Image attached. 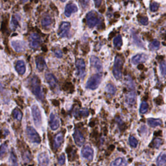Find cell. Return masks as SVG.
I'll return each instance as SVG.
<instances>
[{
	"label": "cell",
	"instance_id": "cell-12",
	"mask_svg": "<svg viewBox=\"0 0 166 166\" xmlns=\"http://www.w3.org/2000/svg\"><path fill=\"white\" fill-rule=\"evenodd\" d=\"M90 64L92 67H94V68H96L98 71H102V70H103L102 64L100 61V60H99L97 57L92 56L90 57Z\"/></svg>",
	"mask_w": 166,
	"mask_h": 166
},
{
	"label": "cell",
	"instance_id": "cell-28",
	"mask_svg": "<svg viewBox=\"0 0 166 166\" xmlns=\"http://www.w3.org/2000/svg\"><path fill=\"white\" fill-rule=\"evenodd\" d=\"M12 115H13V117H14V118L17 119V120H18V121H20L22 118V112L17 109H15L14 111H13Z\"/></svg>",
	"mask_w": 166,
	"mask_h": 166
},
{
	"label": "cell",
	"instance_id": "cell-43",
	"mask_svg": "<svg viewBox=\"0 0 166 166\" xmlns=\"http://www.w3.org/2000/svg\"><path fill=\"white\" fill-rule=\"evenodd\" d=\"M155 142H156V143L155 144V145H156V147H158L159 146H160V144L162 143V142H161L160 139H155Z\"/></svg>",
	"mask_w": 166,
	"mask_h": 166
},
{
	"label": "cell",
	"instance_id": "cell-15",
	"mask_svg": "<svg viewBox=\"0 0 166 166\" xmlns=\"http://www.w3.org/2000/svg\"><path fill=\"white\" fill-rule=\"evenodd\" d=\"M78 11V8L75 4L74 3H69L66 6L65 11H64V14L66 16L70 17L72 13L76 12Z\"/></svg>",
	"mask_w": 166,
	"mask_h": 166
},
{
	"label": "cell",
	"instance_id": "cell-9",
	"mask_svg": "<svg viewBox=\"0 0 166 166\" xmlns=\"http://www.w3.org/2000/svg\"><path fill=\"white\" fill-rule=\"evenodd\" d=\"M42 42V38L38 34L32 33L30 36V45L33 48H38Z\"/></svg>",
	"mask_w": 166,
	"mask_h": 166
},
{
	"label": "cell",
	"instance_id": "cell-2",
	"mask_svg": "<svg viewBox=\"0 0 166 166\" xmlns=\"http://www.w3.org/2000/svg\"><path fill=\"white\" fill-rule=\"evenodd\" d=\"M123 64V59L119 56H116L115 58L114 67H113V74L117 80L121 79L122 77Z\"/></svg>",
	"mask_w": 166,
	"mask_h": 166
},
{
	"label": "cell",
	"instance_id": "cell-40",
	"mask_svg": "<svg viewBox=\"0 0 166 166\" xmlns=\"http://www.w3.org/2000/svg\"><path fill=\"white\" fill-rule=\"evenodd\" d=\"M65 160H66V157L64 155H62L58 158V163L60 165H63L65 163Z\"/></svg>",
	"mask_w": 166,
	"mask_h": 166
},
{
	"label": "cell",
	"instance_id": "cell-5",
	"mask_svg": "<svg viewBox=\"0 0 166 166\" xmlns=\"http://www.w3.org/2000/svg\"><path fill=\"white\" fill-rule=\"evenodd\" d=\"M27 134L30 140L35 143H40L41 142L40 137L37 133V132L31 127H28L27 128Z\"/></svg>",
	"mask_w": 166,
	"mask_h": 166
},
{
	"label": "cell",
	"instance_id": "cell-27",
	"mask_svg": "<svg viewBox=\"0 0 166 166\" xmlns=\"http://www.w3.org/2000/svg\"><path fill=\"white\" fill-rule=\"evenodd\" d=\"M106 91H107L108 93H109V94L114 95L116 92V88L113 84H108L107 86H106Z\"/></svg>",
	"mask_w": 166,
	"mask_h": 166
},
{
	"label": "cell",
	"instance_id": "cell-33",
	"mask_svg": "<svg viewBox=\"0 0 166 166\" xmlns=\"http://www.w3.org/2000/svg\"><path fill=\"white\" fill-rule=\"evenodd\" d=\"M148 109V104L146 102H142L140 106V112L142 114H144L147 111Z\"/></svg>",
	"mask_w": 166,
	"mask_h": 166
},
{
	"label": "cell",
	"instance_id": "cell-11",
	"mask_svg": "<svg viewBox=\"0 0 166 166\" xmlns=\"http://www.w3.org/2000/svg\"><path fill=\"white\" fill-rule=\"evenodd\" d=\"M11 45L16 52H22L25 49V43L22 40H15L11 42Z\"/></svg>",
	"mask_w": 166,
	"mask_h": 166
},
{
	"label": "cell",
	"instance_id": "cell-29",
	"mask_svg": "<svg viewBox=\"0 0 166 166\" xmlns=\"http://www.w3.org/2000/svg\"><path fill=\"white\" fill-rule=\"evenodd\" d=\"M51 23V19L49 16H46L42 19V25L44 27H48Z\"/></svg>",
	"mask_w": 166,
	"mask_h": 166
},
{
	"label": "cell",
	"instance_id": "cell-36",
	"mask_svg": "<svg viewBox=\"0 0 166 166\" xmlns=\"http://www.w3.org/2000/svg\"><path fill=\"white\" fill-rule=\"evenodd\" d=\"M160 69L162 73V75L165 76L166 75V63L164 61H162L160 65Z\"/></svg>",
	"mask_w": 166,
	"mask_h": 166
},
{
	"label": "cell",
	"instance_id": "cell-14",
	"mask_svg": "<svg viewBox=\"0 0 166 166\" xmlns=\"http://www.w3.org/2000/svg\"><path fill=\"white\" fill-rule=\"evenodd\" d=\"M74 138L75 143L78 145V146H81L84 144V138L83 136V134H81V132L79 131L78 129L75 130V132L74 133Z\"/></svg>",
	"mask_w": 166,
	"mask_h": 166
},
{
	"label": "cell",
	"instance_id": "cell-41",
	"mask_svg": "<svg viewBox=\"0 0 166 166\" xmlns=\"http://www.w3.org/2000/svg\"><path fill=\"white\" fill-rule=\"evenodd\" d=\"M55 54L58 58H61L62 57V53L61 50H56L55 51Z\"/></svg>",
	"mask_w": 166,
	"mask_h": 166
},
{
	"label": "cell",
	"instance_id": "cell-31",
	"mask_svg": "<svg viewBox=\"0 0 166 166\" xmlns=\"http://www.w3.org/2000/svg\"><path fill=\"white\" fill-rule=\"evenodd\" d=\"M7 145L5 143H3L1 145V147H0V157H2L5 155L6 151H7Z\"/></svg>",
	"mask_w": 166,
	"mask_h": 166
},
{
	"label": "cell",
	"instance_id": "cell-32",
	"mask_svg": "<svg viewBox=\"0 0 166 166\" xmlns=\"http://www.w3.org/2000/svg\"><path fill=\"white\" fill-rule=\"evenodd\" d=\"M18 19L16 18H15V17H12L11 22V29L12 30L16 29V28L18 27Z\"/></svg>",
	"mask_w": 166,
	"mask_h": 166
},
{
	"label": "cell",
	"instance_id": "cell-20",
	"mask_svg": "<svg viewBox=\"0 0 166 166\" xmlns=\"http://www.w3.org/2000/svg\"><path fill=\"white\" fill-rule=\"evenodd\" d=\"M36 68L39 71H42L46 68V64L44 59L42 57H38L36 58Z\"/></svg>",
	"mask_w": 166,
	"mask_h": 166
},
{
	"label": "cell",
	"instance_id": "cell-35",
	"mask_svg": "<svg viewBox=\"0 0 166 166\" xmlns=\"http://www.w3.org/2000/svg\"><path fill=\"white\" fill-rule=\"evenodd\" d=\"M129 143L132 147H136L138 145V140L134 136H130L129 138Z\"/></svg>",
	"mask_w": 166,
	"mask_h": 166
},
{
	"label": "cell",
	"instance_id": "cell-45",
	"mask_svg": "<svg viewBox=\"0 0 166 166\" xmlns=\"http://www.w3.org/2000/svg\"><path fill=\"white\" fill-rule=\"evenodd\" d=\"M61 1L62 2H66V0H61Z\"/></svg>",
	"mask_w": 166,
	"mask_h": 166
},
{
	"label": "cell",
	"instance_id": "cell-39",
	"mask_svg": "<svg viewBox=\"0 0 166 166\" xmlns=\"http://www.w3.org/2000/svg\"><path fill=\"white\" fill-rule=\"evenodd\" d=\"M90 0H80V3L83 8H86L89 4Z\"/></svg>",
	"mask_w": 166,
	"mask_h": 166
},
{
	"label": "cell",
	"instance_id": "cell-16",
	"mask_svg": "<svg viewBox=\"0 0 166 166\" xmlns=\"http://www.w3.org/2000/svg\"><path fill=\"white\" fill-rule=\"evenodd\" d=\"M38 162L41 166H48L49 164V156L46 152H42L38 157Z\"/></svg>",
	"mask_w": 166,
	"mask_h": 166
},
{
	"label": "cell",
	"instance_id": "cell-30",
	"mask_svg": "<svg viewBox=\"0 0 166 166\" xmlns=\"http://www.w3.org/2000/svg\"><path fill=\"white\" fill-rule=\"evenodd\" d=\"M149 47L151 50H156L160 47V42L158 40H154L151 43Z\"/></svg>",
	"mask_w": 166,
	"mask_h": 166
},
{
	"label": "cell",
	"instance_id": "cell-6",
	"mask_svg": "<svg viewBox=\"0 0 166 166\" xmlns=\"http://www.w3.org/2000/svg\"><path fill=\"white\" fill-rule=\"evenodd\" d=\"M32 109V117L34 119L35 123L36 126H40L42 123V117H41V112L37 105L34 104L31 108Z\"/></svg>",
	"mask_w": 166,
	"mask_h": 166
},
{
	"label": "cell",
	"instance_id": "cell-1",
	"mask_svg": "<svg viewBox=\"0 0 166 166\" xmlns=\"http://www.w3.org/2000/svg\"><path fill=\"white\" fill-rule=\"evenodd\" d=\"M30 86L31 90L34 94L39 100H43V94L41 89V86L39 84V80L37 77L33 76L30 80Z\"/></svg>",
	"mask_w": 166,
	"mask_h": 166
},
{
	"label": "cell",
	"instance_id": "cell-34",
	"mask_svg": "<svg viewBox=\"0 0 166 166\" xmlns=\"http://www.w3.org/2000/svg\"><path fill=\"white\" fill-rule=\"evenodd\" d=\"M10 160L13 165V166H17L18 163H17V159L16 157V155L14 154V152H12L11 154V158H10Z\"/></svg>",
	"mask_w": 166,
	"mask_h": 166
},
{
	"label": "cell",
	"instance_id": "cell-23",
	"mask_svg": "<svg viewBox=\"0 0 166 166\" xmlns=\"http://www.w3.org/2000/svg\"><path fill=\"white\" fill-rule=\"evenodd\" d=\"M157 165L158 166H166V153H161L157 158Z\"/></svg>",
	"mask_w": 166,
	"mask_h": 166
},
{
	"label": "cell",
	"instance_id": "cell-25",
	"mask_svg": "<svg viewBox=\"0 0 166 166\" xmlns=\"http://www.w3.org/2000/svg\"><path fill=\"white\" fill-rule=\"evenodd\" d=\"M127 162L122 158H118L111 164V166H126Z\"/></svg>",
	"mask_w": 166,
	"mask_h": 166
},
{
	"label": "cell",
	"instance_id": "cell-3",
	"mask_svg": "<svg viewBox=\"0 0 166 166\" xmlns=\"http://www.w3.org/2000/svg\"><path fill=\"white\" fill-rule=\"evenodd\" d=\"M86 18L89 28H94L100 22V16L97 14V12L94 11L89 12L86 15Z\"/></svg>",
	"mask_w": 166,
	"mask_h": 166
},
{
	"label": "cell",
	"instance_id": "cell-4",
	"mask_svg": "<svg viewBox=\"0 0 166 166\" xmlns=\"http://www.w3.org/2000/svg\"><path fill=\"white\" fill-rule=\"evenodd\" d=\"M102 75L101 74H96L91 77L86 83V87L90 90H96L97 88L99 85L100 84L101 81Z\"/></svg>",
	"mask_w": 166,
	"mask_h": 166
},
{
	"label": "cell",
	"instance_id": "cell-18",
	"mask_svg": "<svg viewBox=\"0 0 166 166\" xmlns=\"http://www.w3.org/2000/svg\"><path fill=\"white\" fill-rule=\"evenodd\" d=\"M45 79L48 83L52 88H55L57 86V80L55 77L51 74H47L45 75Z\"/></svg>",
	"mask_w": 166,
	"mask_h": 166
},
{
	"label": "cell",
	"instance_id": "cell-10",
	"mask_svg": "<svg viewBox=\"0 0 166 166\" xmlns=\"http://www.w3.org/2000/svg\"><path fill=\"white\" fill-rule=\"evenodd\" d=\"M81 153L83 156L87 159V160L91 161L93 159V156H94V151L92 149V147L89 145H86L82 149Z\"/></svg>",
	"mask_w": 166,
	"mask_h": 166
},
{
	"label": "cell",
	"instance_id": "cell-26",
	"mask_svg": "<svg viewBox=\"0 0 166 166\" xmlns=\"http://www.w3.org/2000/svg\"><path fill=\"white\" fill-rule=\"evenodd\" d=\"M122 39L121 36L120 35H117L115 38L114 39V45L115 48L117 49H120L122 45Z\"/></svg>",
	"mask_w": 166,
	"mask_h": 166
},
{
	"label": "cell",
	"instance_id": "cell-13",
	"mask_svg": "<svg viewBox=\"0 0 166 166\" xmlns=\"http://www.w3.org/2000/svg\"><path fill=\"white\" fill-rule=\"evenodd\" d=\"M147 58H148V57L147 55L138 54L132 58L131 62L134 65H136V64H140L142 62H145L146 61H147Z\"/></svg>",
	"mask_w": 166,
	"mask_h": 166
},
{
	"label": "cell",
	"instance_id": "cell-7",
	"mask_svg": "<svg viewBox=\"0 0 166 166\" xmlns=\"http://www.w3.org/2000/svg\"><path fill=\"white\" fill-rule=\"evenodd\" d=\"M70 28H71V25L69 22H62L59 28V32H58L59 36H61L62 38L67 37L69 34Z\"/></svg>",
	"mask_w": 166,
	"mask_h": 166
},
{
	"label": "cell",
	"instance_id": "cell-21",
	"mask_svg": "<svg viewBox=\"0 0 166 166\" xmlns=\"http://www.w3.org/2000/svg\"><path fill=\"white\" fill-rule=\"evenodd\" d=\"M16 70L19 74L23 75L25 72V64L23 61H18L16 64Z\"/></svg>",
	"mask_w": 166,
	"mask_h": 166
},
{
	"label": "cell",
	"instance_id": "cell-42",
	"mask_svg": "<svg viewBox=\"0 0 166 166\" xmlns=\"http://www.w3.org/2000/svg\"><path fill=\"white\" fill-rule=\"evenodd\" d=\"M101 2H102V0H94L96 6H97V7H99V6H100L101 4Z\"/></svg>",
	"mask_w": 166,
	"mask_h": 166
},
{
	"label": "cell",
	"instance_id": "cell-17",
	"mask_svg": "<svg viewBox=\"0 0 166 166\" xmlns=\"http://www.w3.org/2000/svg\"><path fill=\"white\" fill-rule=\"evenodd\" d=\"M50 127L52 130H55L59 127V120L58 119L57 117V116L54 114H52L50 115Z\"/></svg>",
	"mask_w": 166,
	"mask_h": 166
},
{
	"label": "cell",
	"instance_id": "cell-37",
	"mask_svg": "<svg viewBox=\"0 0 166 166\" xmlns=\"http://www.w3.org/2000/svg\"><path fill=\"white\" fill-rule=\"evenodd\" d=\"M158 7H159L158 3H157L156 2H152V3H151V6H150V8H151V11H152V12H156V11H157L158 10Z\"/></svg>",
	"mask_w": 166,
	"mask_h": 166
},
{
	"label": "cell",
	"instance_id": "cell-44",
	"mask_svg": "<svg viewBox=\"0 0 166 166\" xmlns=\"http://www.w3.org/2000/svg\"><path fill=\"white\" fill-rule=\"evenodd\" d=\"M20 1L22 2V3H25V2H27L28 0H20Z\"/></svg>",
	"mask_w": 166,
	"mask_h": 166
},
{
	"label": "cell",
	"instance_id": "cell-38",
	"mask_svg": "<svg viewBox=\"0 0 166 166\" xmlns=\"http://www.w3.org/2000/svg\"><path fill=\"white\" fill-rule=\"evenodd\" d=\"M148 18L147 17H142L139 19V22L142 25H147L148 23Z\"/></svg>",
	"mask_w": 166,
	"mask_h": 166
},
{
	"label": "cell",
	"instance_id": "cell-24",
	"mask_svg": "<svg viewBox=\"0 0 166 166\" xmlns=\"http://www.w3.org/2000/svg\"><path fill=\"white\" fill-rule=\"evenodd\" d=\"M147 123L151 127H156L158 126H160L162 124V121L159 119L155 118H149L147 119Z\"/></svg>",
	"mask_w": 166,
	"mask_h": 166
},
{
	"label": "cell",
	"instance_id": "cell-19",
	"mask_svg": "<svg viewBox=\"0 0 166 166\" xmlns=\"http://www.w3.org/2000/svg\"><path fill=\"white\" fill-rule=\"evenodd\" d=\"M136 97L135 92L134 90L130 91L129 94H127V95L126 96V97H125L126 103L130 105L134 104L136 101Z\"/></svg>",
	"mask_w": 166,
	"mask_h": 166
},
{
	"label": "cell",
	"instance_id": "cell-22",
	"mask_svg": "<svg viewBox=\"0 0 166 166\" xmlns=\"http://www.w3.org/2000/svg\"><path fill=\"white\" fill-rule=\"evenodd\" d=\"M63 142V135L61 133H59L56 135L54 140V148L55 149H58Z\"/></svg>",
	"mask_w": 166,
	"mask_h": 166
},
{
	"label": "cell",
	"instance_id": "cell-8",
	"mask_svg": "<svg viewBox=\"0 0 166 166\" xmlns=\"http://www.w3.org/2000/svg\"><path fill=\"white\" fill-rule=\"evenodd\" d=\"M76 67L79 77L83 79L86 75V65L83 59H78L76 61Z\"/></svg>",
	"mask_w": 166,
	"mask_h": 166
}]
</instances>
